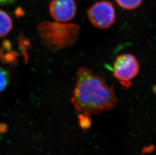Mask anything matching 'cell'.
I'll list each match as a JSON object with an SVG mask.
<instances>
[{"instance_id":"52a82bcc","label":"cell","mask_w":156,"mask_h":155,"mask_svg":"<svg viewBox=\"0 0 156 155\" xmlns=\"http://www.w3.org/2000/svg\"><path fill=\"white\" fill-rule=\"evenodd\" d=\"M13 27V21L10 16L5 11L0 10V37L9 33Z\"/></svg>"},{"instance_id":"ba28073f","label":"cell","mask_w":156,"mask_h":155,"mask_svg":"<svg viewBox=\"0 0 156 155\" xmlns=\"http://www.w3.org/2000/svg\"><path fill=\"white\" fill-rule=\"evenodd\" d=\"M115 1L122 9L132 10L139 8L143 0H115Z\"/></svg>"},{"instance_id":"5b68a950","label":"cell","mask_w":156,"mask_h":155,"mask_svg":"<svg viewBox=\"0 0 156 155\" xmlns=\"http://www.w3.org/2000/svg\"><path fill=\"white\" fill-rule=\"evenodd\" d=\"M49 11L55 20L59 22H67L75 17L76 4L74 0H52Z\"/></svg>"},{"instance_id":"9c48e42d","label":"cell","mask_w":156,"mask_h":155,"mask_svg":"<svg viewBox=\"0 0 156 155\" xmlns=\"http://www.w3.org/2000/svg\"><path fill=\"white\" fill-rule=\"evenodd\" d=\"M9 82L10 76L8 72L0 67V92L7 87Z\"/></svg>"},{"instance_id":"8fae6325","label":"cell","mask_w":156,"mask_h":155,"mask_svg":"<svg viewBox=\"0 0 156 155\" xmlns=\"http://www.w3.org/2000/svg\"><path fill=\"white\" fill-rule=\"evenodd\" d=\"M16 0H0V5H9L15 2Z\"/></svg>"},{"instance_id":"6da1fadb","label":"cell","mask_w":156,"mask_h":155,"mask_svg":"<svg viewBox=\"0 0 156 155\" xmlns=\"http://www.w3.org/2000/svg\"><path fill=\"white\" fill-rule=\"evenodd\" d=\"M71 101L76 109L90 115L111 109L118 98L113 86L108 85L104 78L81 67L76 73Z\"/></svg>"},{"instance_id":"8992f818","label":"cell","mask_w":156,"mask_h":155,"mask_svg":"<svg viewBox=\"0 0 156 155\" xmlns=\"http://www.w3.org/2000/svg\"><path fill=\"white\" fill-rule=\"evenodd\" d=\"M18 57L17 53L11 50V43L9 41L5 40L3 42L2 46L0 50V59L4 63H15L16 57Z\"/></svg>"},{"instance_id":"30bf717a","label":"cell","mask_w":156,"mask_h":155,"mask_svg":"<svg viewBox=\"0 0 156 155\" xmlns=\"http://www.w3.org/2000/svg\"><path fill=\"white\" fill-rule=\"evenodd\" d=\"M80 125L83 129H87L91 126V120L90 115L81 114L79 115Z\"/></svg>"},{"instance_id":"7a4b0ae2","label":"cell","mask_w":156,"mask_h":155,"mask_svg":"<svg viewBox=\"0 0 156 155\" xmlns=\"http://www.w3.org/2000/svg\"><path fill=\"white\" fill-rule=\"evenodd\" d=\"M41 43L52 50L71 46L75 43L80 27L76 24L41 22L37 26Z\"/></svg>"},{"instance_id":"277c9868","label":"cell","mask_w":156,"mask_h":155,"mask_svg":"<svg viewBox=\"0 0 156 155\" xmlns=\"http://www.w3.org/2000/svg\"><path fill=\"white\" fill-rule=\"evenodd\" d=\"M90 22L96 28L107 29L110 28L116 19V10L110 2L102 0L93 4L87 10Z\"/></svg>"},{"instance_id":"3957f363","label":"cell","mask_w":156,"mask_h":155,"mask_svg":"<svg viewBox=\"0 0 156 155\" xmlns=\"http://www.w3.org/2000/svg\"><path fill=\"white\" fill-rule=\"evenodd\" d=\"M140 64L133 54L123 53L117 57L113 66L114 76L119 81L122 88L128 89L132 85V80L139 74Z\"/></svg>"}]
</instances>
